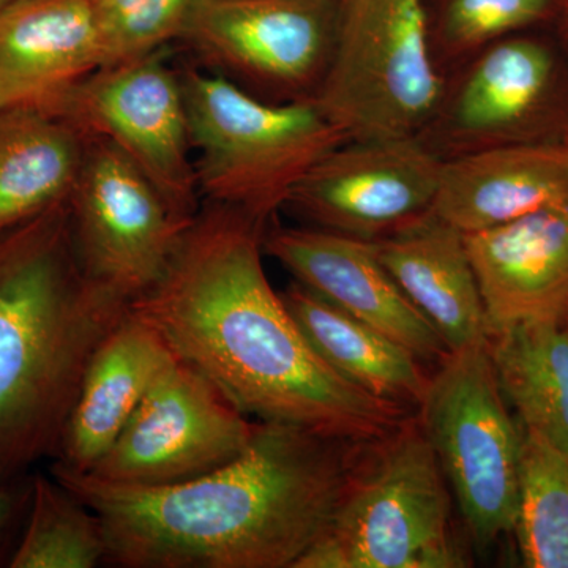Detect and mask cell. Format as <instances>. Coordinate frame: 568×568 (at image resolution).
<instances>
[{
    "instance_id": "obj_1",
    "label": "cell",
    "mask_w": 568,
    "mask_h": 568,
    "mask_svg": "<svg viewBox=\"0 0 568 568\" xmlns=\"http://www.w3.org/2000/svg\"><path fill=\"white\" fill-rule=\"evenodd\" d=\"M265 230L207 203L130 310L246 417L358 444L390 435L416 410L354 386L306 342L265 275Z\"/></svg>"
},
{
    "instance_id": "obj_2",
    "label": "cell",
    "mask_w": 568,
    "mask_h": 568,
    "mask_svg": "<svg viewBox=\"0 0 568 568\" xmlns=\"http://www.w3.org/2000/svg\"><path fill=\"white\" fill-rule=\"evenodd\" d=\"M365 444L256 422L241 457L182 484L51 476L99 515L114 566L294 568L331 525Z\"/></svg>"
},
{
    "instance_id": "obj_3",
    "label": "cell",
    "mask_w": 568,
    "mask_h": 568,
    "mask_svg": "<svg viewBox=\"0 0 568 568\" xmlns=\"http://www.w3.org/2000/svg\"><path fill=\"white\" fill-rule=\"evenodd\" d=\"M129 308L82 271L69 201L0 237V481L54 457L89 361Z\"/></svg>"
},
{
    "instance_id": "obj_4",
    "label": "cell",
    "mask_w": 568,
    "mask_h": 568,
    "mask_svg": "<svg viewBox=\"0 0 568 568\" xmlns=\"http://www.w3.org/2000/svg\"><path fill=\"white\" fill-rule=\"evenodd\" d=\"M452 493L417 414L365 444L331 525L294 568H462Z\"/></svg>"
},
{
    "instance_id": "obj_5",
    "label": "cell",
    "mask_w": 568,
    "mask_h": 568,
    "mask_svg": "<svg viewBox=\"0 0 568 568\" xmlns=\"http://www.w3.org/2000/svg\"><path fill=\"white\" fill-rule=\"evenodd\" d=\"M179 73L207 203L267 224L306 173L347 141L315 100L268 102L197 65Z\"/></svg>"
},
{
    "instance_id": "obj_6",
    "label": "cell",
    "mask_w": 568,
    "mask_h": 568,
    "mask_svg": "<svg viewBox=\"0 0 568 568\" xmlns=\"http://www.w3.org/2000/svg\"><path fill=\"white\" fill-rule=\"evenodd\" d=\"M444 88L428 0H339L334 55L315 102L347 141L420 138Z\"/></svg>"
},
{
    "instance_id": "obj_7",
    "label": "cell",
    "mask_w": 568,
    "mask_h": 568,
    "mask_svg": "<svg viewBox=\"0 0 568 568\" xmlns=\"http://www.w3.org/2000/svg\"><path fill=\"white\" fill-rule=\"evenodd\" d=\"M417 409L477 548L514 532L523 428L500 390L488 339L447 355Z\"/></svg>"
},
{
    "instance_id": "obj_8",
    "label": "cell",
    "mask_w": 568,
    "mask_h": 568,
    "mask_svg": "<svg viewBox=\"0 0 568 568\" xmlns=\"http://www.w3.org/2000/svg\"><path fill=\"white\" fill-rule=\"evenodd\" d=\"M339 0H201L183 32L197 67L246 92L315 100L334 55Z\"/></svg>"
},
{
    "instance_id": "obj_9",
    "label": "cell",
    "mask_w": 568,
    "mask_h": 568,
    "mask_svg": "<svg viewBox=\"0 0 568 568\" xmlns=\"http://www.w3.org/2000/svg\"><path fill=\"white\" fill-rule=\"evenodd\" d=\"M163 50L93 71L50 112L84 138L110 141L155 185L179 219L200 212L181 73Z\"/></svg>"
},
{
    "instance_id": "obj_10",
    "label": "cell",
    "mask_w": 568,
    "mask_h": 568,
    "mask_svg": "<svg viewBox=\"0 0 568 568\" xmlns=\"http://www.w3.org/2000/svg\"><path fill=\"white\" fill-rule=\"evenodd\" d=\"M254 424L215 384L173 355L91 476L130 487H168L241 457Z\"/></svg>"
},
{
    "instance_id": "obj_11",
    "label": "cell",
    "mask_w": 568,
    "mask_h": 568,
    "mask_svg": "<svg viewBox=\"0 0 568 568\" xmlns=\"http://www.w3.org/2000/svg\"><path fill=\"white\" fill-rule=\"evenodd\" d=\"M71 235L84 274L129 301L162 278L189 224L115 145L85 138L69 197Z\"/></svg>"
},
{
    "instance_id": "obj_12",
    "label": "cell",
    "mask_w": 568,
    "mask_h": 568,
    "mask_svg": "<svg viewBox=\"0 0 568 568\" xmlns=\"http://www.w3.org/2000/svg\"><path fill=\"white\" fill-rule=\"evenodd\" d=\"M443 163L418 138L346 141L306 173L284 209L313 227L376 242L435 211Z\"/></svg>"
},
{
    "instance_id": "obj_13",
    "label": "cell",
    "mask_w": 568,
    "mask_h": 568,
    "mask_svg": "<svg viewBox=\"0 0 568 568\" xmlns=\"http://www.w3.org/2000/svg\"><path fill=\"white\" fill-rule=\"evenodd\" d=\"M558 81L544 41H495L446 74L439 108L418 140L440 160L544 141L538 129L555 110Z\"/></svg>"
},
{
    "instance_id": "obj_14",
    "label": "cell",
    "mask_w": 568,
    "mask_h": 568,
    "mask_svg": "<svg viewBox=\"0 0 568 568\" xmlns=\"http://www.w3.org/2000/svg\"><path fill=\"white\" fill-rule=\"evenodd\" d=\"M264 253L295 282L373 325L422 362L443 364L450 349L377 260L372 242L320 227H267Z\"/></svg>"
},
{
    "instance_id": "obj_15",
    "label": "cell",
    "mask_w": 568,
    "mask_h": 568,
    "mask_svg": "<svg viewBox=\"0 0 568 568\" xmlns=\"http://www.w3.org/2000/svg\"><path fill=\"white\" fill-rule=\"evenodd\" d=\"M485 308L487 336L528 321L566 323L568 204L465 234Z\"/></svg>"
},
{
    "instance_id": "obj_16",
    "label": "cell",
    "mask_w": 568,
    "mask_h": 568,
    "mask_svg": "<svg viewBox=\"0 0 568 568\" xmlns=\"http://www.w3.org/2000/svg\"><path fill=\"white\" fill-rule=\"evenodd\" d=\"M102 65L92 0H17L0 10V111L52 112Z\"/></svg>"
},
{
    "instance_id": "obj_17",
    "label": "cell",
    "mask_w": 568,
    "mask_h": 568,
    "mask_svg": "<svg viewBox=\"0 0 568 568\" xmlns=\"http://www.w3.org/2000/svg\"><path fill=\"white\" fill-rule=\"evenodd\" d=\"M562 204L568 142H521L444 160L435 212L470 234Z\"/></svg>"
},
{
    "instance_id": "obj_18",
    "label": "cell",
    "mask_w": 568,
    "mask_h": 568,
    "mask_svg": "<svg viewBox=\"0 0 568 568\" xmlns=\"http://www.w3.org/2000/svg\"><path fill=\"white\" fill-rule=\"evenodd\" d=\"M173 355L159 332L129 308L89 361L52 466L91 473Z\"/></svg>"
},
{
    "instance_id": "obj_19",
    "label": "cell",
    "mask_w": 568,
    "mask_h": 568,
    "mask_svg": "<svg viewBox=\"0 0 568 568\" xmlns=\"http://www.w3.org/2000/svg\"><path fill=\"white\" fill-rule=\"evenodd\" d=\"M372 245L450 353L487 339L484 301L462 231L432 211Z\"/></svg>"
},
{
    "instance_id": "obj_20",
    "label": "cell",
    "mask_w": 568,
    "mask_h": 568,
    "mask_svg": "<svg viewBox=\"0 0 568 568\" xmlns=\"http://www.w3.org/2000/svg\"><path fill=\"white\" fill-rule=\"evenodd\" d=\"M282 298L306 342L339 376L417 413L432 375L416 354L304 284L291 283Z\"/></svg>"
},
{
    "instance_id": "obj_21",
    "label": "cell",
    "mask_w": 568,
    "mask_h": 568,
    "mask_svg": "<svg viewBox=\"0 0 568 568\" xmlns=\"http://www.w3.org/2000/svg\"><path fill=\"white\" fill-rule=\"evenodd\" d=\"M85 138L47 111H0V237L69 201Z\"/></svg>"
},
{
    "instance_id": "obj_22",
    "label": "cell",
    "mask_w": 568,
    "mask_h": 568,
    "mask_svg": "<svg viewBox=\"0 0 568 568\" xmlns=\"http://www.w3.org/2000/svg\"><path fill=\"white\" fill-rule=\"evenodd\" d=\"M487 339L500 390L521 425L568 457V328L528 321Z\"/></svg>"
},
{
    "instance_id": "obj_23",
    "label": "cell",
    "mask_w": 568,
    "mask_h": 568,
    "mask_svg": "<svg viewBox=\"0 0 568 568\" xmlns=\"http://www.w3.org/2000/svg\"><path fill=\"white\" fill-rule=\"evenodd\" d=\"M523 428L517 534L529 568H568V457L545 437Z\"/></svg>"
},
{
    "instance_id": "obj_24",
    "label": "cell",
    "mask_w": 568,
    "mask_h": 568,
    "mask_svg": "<svg viewBox=\"0 0 568 568\" xmlns=\"http://www.w3.org/2000/svg\"><path fill=\"white\" fill-rule=\"evenodd\" d=\"M99 515L54 477H36L31 508L11 568H93L106 562Z\"/></svg>"
},
{
    "instance_id": "obj_25",
    "label": "cell",
    "mask_w": 568,
    "mask_h": 568,
    "mask_svg": "<svg viewBox=\"0 0 568 568\" xmlns=\"http://www.w3.org/2000/svg\"><path fill=\"white\" fill-rule=\"evenodd\" d=\"M555 0H440L428 17L429 41L444 74L477 52L537 24L548 17Z\"/></svg>"
},
{
    "instance_id": "obj_26",
    "label": "cell",
    "mask_w": 568,
    "mask_h": 568,
    "mask_svg": "<svg viewBox=\"0 0 568 568\" xmlns=\"http://www.w3.org/2000/svg\"><path fill=\"white\" fill-rule=\"evenodd\" d=\"M201 0H92L102 67L134 61L181 40Z\"/></svg>"
},
{
    "instance_id": "obj_27",
    "label": "cell",
    "mask_w": 568,
    "mask_h": 568,
    "mask_svg": "<svg viewBox=\"0 0 568 568\" xmlns=\"http://www.w3.org/2000/svg\"><path fill=\"white\" fill-rule=\"evenodd\" d=\"M14 508H17V497L9 488L0 485V534L9 526Z\"/></svg>"
},
{
    "instance_id": "obj_28",
    "label": "cell",
    "mask_w": 568,
    "mask_h": 568,
    "mask_svg": "<svg viewBox=\"0 0 568 568\" xmlns=\"http://www.w3.org/2000/svg\"><path fill=\"white\" fill-rule=\"evenodd\" d=\"M17 2V0H0V10L6 9L10 3Z\"/></svg>"
},
{
    "instance_id": "obj_29",
    "label": "cell",
    "mask_w": 568,
    "mask_h": 568,
    "mask_svg": "<svg viewBox=\"0 0 568 568\" xmlns=\"http://www.w3.org/2000/svg\"><path fill=\"white\" fill-rule=\"evenodd\" d=\"M567 321H568V316H567Z\"/></svg>"
}]
</instances>
